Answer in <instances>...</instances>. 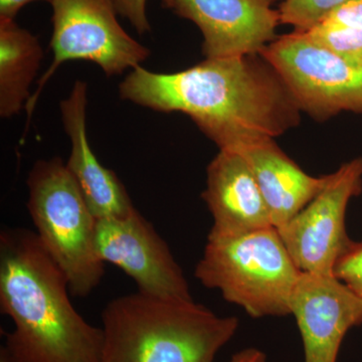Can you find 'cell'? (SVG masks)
Listing matches in <instances>:
<instances>
[{"label":"cell","instance_id":"8","mask_svg":"<svg viewBox=\"0 0 362 362\" xmlns=\"http://www.w3.org/2000/svg\"><path fill=\"white\" fill-rule=\"evenodd\" d=\"M362 192V158L326 175L320 192L304 209L277 228L301 272L334 275L337 262L354 245L346 232L347 206Z\"/></svg>","mask_w":362,"mask_h":362},{"label":"cell","instance_id":"6","mask_svg":"<svg viewBox=\"0 0 362 362\" xmlns=\"http://www.w3.org/2000/svg\"><path fill=\"white\" fill-rule=\"evenodd\" d=\"M51 4L54 59L26 105L28 122L42 88L66 62H90L110 77L132 71L150 56L119 23L114 0H52Z\"/></svg>","mask_w":362,"mask_h":362},{"label":"cell","instance_id":"5","mask_svg":"<svg viewBox=\"0 0 362 362\" xmlns=\"http://www.w3.org/2000/svg\"><path fill=\"white\" fill-rule=\"evenodd\" d=\"M28 209L45 251L68 280L71 295L89 296L102 282L97 220L62 159L37 160L28 177Z\"/></svg>","mask_w":362,"mask_h":362},{"label":"cell","instance_id":"12","mask_svg":"<svg viewBox=\"0 0 362 362\" xmlns=\"http://www.w3.org/2000/svg\"><path fill=\"white\" fill-rule=\"evenodd\" d=\"M202 199L214 221L209 238L240 237L274 226L258 181L237 152L220 150L209 164Z\"/></svg>","mask_w":362,"mask_h":362},{"label":"cell","instance_id":"14","mask_svg":"<svg viewBox=\"0 0 362 362\" xmlns=\"http://www.w3.org/2000/svg\"><path fill=\"white\" fill-rule=\"evenodd\" d=\"M228 151L249 164L265 197L272 221L280 228L296 216L322 189L326 175H307L271 137H255Z\"/></svg>","mask_w":362,"mask_h":362},{"label":"cell","instance_id":"2","mask_svg":"<svg viewBox=\"0 0 362 362\" xmlns=\"http://www.w3.org/2000/svg\"><path fill=\"white\" fill-rule=\"evenodd\" d=\"M65 274L37 233L6 228L0 233V310L14 329L0 351L11 362H100L103 328L74 307Z\"/></svg>","mask_w":362,"mask_h":362},{"label":"cell","instance_id":"16","mask_svg":"<svg viewBox=\"0 0 362 362\" xmlns=\"http://www.w3.org/2000/svg\"><path fill=\"white\" fill-rule=\"evenodd\" d=\"M302 32L316 44L354 65L362 66V30L320 23Z\"/></svg>","mask_w":362,"mask_h":362},{"label":"cell","instance_id":"7","mask_svg":"<svg viewBox=\"0 0 362 362\" xmlns=\"http://www.w3.org/2000/svg\"><path fill=\"white\" fill-rule=\"evenodd\" d=\"M300 110L317 121L340 112L362 113V66L321 47L302 30L281 35L261 52Z\"/></svg>","mask_w":362,"mask_h":362},{"label":"cell","instance_id":"22","mask_svg":"<svg viewBox=\"0 0 362 362\" xmlns=\"http://www.w3.org/2000/svg\"><path fill=\"white\" fill-rule=\"evenodd\" d=\"M230 362H267V357L261 350L251 347L240 350L232 357Z\"/></svg>","mask_w":362,"mask_h":362},{"label":"cell","instance_id":"19","mask_svg":"<svg viewBox=\"0 0 362 362\" xmlns=\"http://www.w3.org/2000/svg\"><path fill=\"white\" fill-rule=\"evenodd\" d=\"M146 1L147 0H114L117 13L127 18L139 35H144L151 30L146 16Z\"/></svg>","mask_w":362,"mask_h":362},{"label":"cell","instance_id":"9","mask_svg":"<svg viewBox=\"0 0 362 362\" xmlns=\"http://www.w3.org/2000/svg\"><path fill=\"white\" fill-rule=\"evenodd\" d=\"M96 249L105 264L118 267L134 281L138 292L194 300L165 240L137 209L125 218L97 220Z\"/></svg>","mask_w":362,"mask_h":362},{"label":"cell","instance_id":"13","mask_svg":"<svg viewBox=\"0 0 362 362\" xmlns=\"http://www.w3.org/2000/svg\"><path fill=\"white\" fill-rule=\"evenodd\" d=\"M88 86L77 80L70 96L59 104L62 122L71 140L66 168L78 183L96 220L125 218L135 211L118 176L104 168L90 148L87 135Z\"/></svg>","mask_w":362,"mask_h":362},{"label":"cell","instance_id":"4","mask_svg":"<svg viewBox=\"0 0 362 362\" xmlns=\"http://www.w3.org/2000/svg\"><path fill=\"white\" fill-rule=\"evenodd\" d=\"M302 272L275 226L235 238H209L194 276L252 318L291 315Z\"/></svg>","mask_w":362,"mask_h":362},{"label":"cell","instance_id":"23","mask_svg":"<svg viewBox=\"0 0 362 362\" xmlns=\"http://www.w3.org/2000/svg\"><path fill=\"white\" fill-rule=\"evenodd\" d=\"M0 362H11L8 358L6 356L4 352L0 351Z\"/></svg>","mask_w":362,"mask_h":362},{"label":"cell","instance_id":"17","mask_svg":"<svg viewBox=\"0 0 362 362\" xmlns=\"http://www.w3.org/2000/svg\"><path fill=\"white\" fill-rule=\"evenodd\" d=\"M349 0H283L280 8L281 23L307 30L325 20L328 14Z\"/></svg>","mask_w":362,"mask_h":362},{"label":"cell","instance_id":"24","mask_svg":"<svg viewBox=\"0 0 362 362\" xmlns=\"http://www.w3.org/2000/svg\"><path fill=\"white\" fill-rule=\"evenodd\" d=\"M265 1L268 2V4H270L272 6V4H275V2L279 1V0H265Z\"/></svg>","mask_w":362,"mask_h":362},{"label":"cell","instance_id":"20","mask_svg":"<svg viewBox=\"0 0 362 362\" xmlns=\"http://www.w3.org/2000/svg\"><path fill=\"white\" fill-rule=\"evenodd\" d=\"M321 23L362 30V0H349L328 14Z\"/></svg>","mask_w":362,"mask_h":362},{"label":"cell","instance_id":"21","mask_svg":"<svg viewBox=\"0 0 362 362\" xmlns=\"http://www.w3.org/2000/svg\"><path fill=\"white\" fill-rule=\"evenodd\" d=\"M33 1L52 4V0H0V20H14L23 7Z\"/></svg>","mask_w":362,"mask_h":362},{"label":"cell","instance_id":"1","mask_svg":"<svg viewBox=\"0 0 362 362\" xmlns=\"http://www.w3.org/2000/svg\"><path fill=\"white\" fill-rule=\"evenodd\" d=\"M119 94L153 111L189 116L220 150H232L251 138L284 134L299 124L301 112L259 54L206 59L171 74L139 66L124 78Z\"/></svg>","mask_w":362,"mask_h":362},{"label":"cell","instance_id":"15","mask_svg":"<svg viewBox=\"0 0 362 362\" xmlns=\"http://www.w3.org/2000/svg\"><path fill=\"white\" fill-rule=\"evenodd\" d=\"M44 58L40 40L14 20H0V115L11 118L26 108L30 88Z\"/></svg>","mask_w":362,"mask_h":362},{"label":"cell","instance_id":"10","mask_svg":"<svg viewBox=\"0 0 362 362\" xmlns=\"http://www.w3.org/2000/svg\"><path fill=\"white\" fill-rule=\"evenodd\" d=\"M201 30L206 59L259 54L277 39L280 14L265 0H162Z\"/></svg>","mask_w":362,"mask_h":362},{"label":"cell","instance_id":"3","mask_svg":"<svg viewBox=\"0 0 362 362\" xmlns=\"http://www.w3.org/2000/svg\"><path fill=\"white\" fill-rule=\"evenodd\" d=\"M102 322L100 362H214L240 325L194 300L140 292L109 302Z\"/></svg>","mask_w":362,"mask_h":362},{"label":"cell","instance_id":"18","mask_svg":"<svg viewBox=\"0 0 362 362\" xmlns=\"http://www.w3.org/2000/svg\"><path fill=\"white\" fill-rule=\"evenodd\" d=\"M333 274L362 298V242L354 243L337 262Z\"/></svg>","mask_w":362,"mask_h":362},{"label":"cell","instance_id":"11","mask_svg":"<svg viewBox=\"0 0 362 362\" xmlns=\"http://www.w3.org/2000/svg\"><path fill=\"white\" fill-rule=\"evenodd\" d=\"M304 362H337L347 332L362 325V298L334 275L302 272L290 300Z\"/></svg>","mask_w":362,"mask_h":362}]
</instances>
